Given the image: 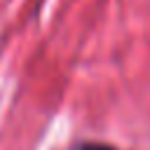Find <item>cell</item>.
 Listing matches in <instances>:
<instances>
[{
  "mask_svg": "<svg viewBox=\"0 0 150 150\" xmlns=\"http://www.w3.org/2000/svg\"><path fill=\"white\" fill-rule=\"evenodd\" d=\"M68 150H122L112 143H105V141H91V138H84V141H75Z\"/></svg>",
  "mask_w": 150,
  "mask_h": 150,
  "instance_id": "1",
  "label": "cell"
}]
</instances>
